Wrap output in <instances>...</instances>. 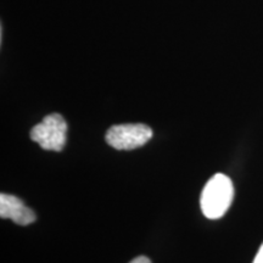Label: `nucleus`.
Segmentation results:
<instances>
[{
  "label": "nucleus",
  "instance_id": "nucleus-2",
  "mask_svg": "<svg viewBox=\"0 0 263 263\" xmlns=\"http://www.w3.org/2000/svg\"><path fill=\"white\" fill-rule=\"evenodd\" d=\"M31 139L42 149L60 153L67 139V123L60 114H50L31 130Z\"/></svg>",
  "mask_w": 263,
  "mask_h": 263
},
{
  "label": "nucleus",
  "instance_id": "nucleus-6",
  "mask_svg": "<svg viewBox=\"0 0 263 263\" xmlns=\"http://www.w3.org/2000/svg\"><path fill=\"white\" fill-rule=\"evenodd\" d=\"M129 263H151V261L147 257H145V256H138V257L134 258Z\"/></svg>",
  "mask_w": 263,
  "mask_h": 263
},
{
  "label": "nucleus",
  "instance_id": "nucleus-3",
  "mask_svg": "<svg viewBox=\"0 0 263 263\" xmlns=\"http://www.w3.org/2000/svg\"><path fill=\"white\" fill-rule=\"evenodd\" d=\"M153 138V129L143 123L117 124L108 128L106 143L116 150H134L145 145Z\"/></svg>",
  "mask_w": 263,
  "mask_h": 263
},
{
  "label": "nucleus",
  "instance_id": "nucleus-5",
  "mask_svg": "<svg viewBox=\"0 0 263 263\" xmlns=\"http://www.w3.org/2000/svg\"><path fill=\"white\" fill-rule=\"evenodd\" d=\"M252 263H263V242H262V245L259 246L257 254H256L255 259Z\"/></svg>",
  "mask_w": 263,
  "mask_h": 263
},
{
  "label": "nucleus",
  "instance_id": "nucleus-1",
  "mask_svg": "<svg viewBox=\"0 0 263 263\" xmlns=\"http://www.w3.org/2000/svg\"><path fill=\"white\" fill-rule=\"evenodd\" d=\"M234 186L228 176L217 173L209 179L200 197L202 213L209 219H218L224 216L232 205Z\"/></svg>",
  "mask_w": 263,
  "mask_h": 263
},
{
  "label": "nucleus",
  "instance_id": "nucleus-4",
  "mask_svg": "<svg viewBox=\"0 0 263 263\" xmlns=\"http://www.w3.org/2000/svg\"><path fill=\"white\" fill-rule=\"evenodd\" d=\"M0 217L3 219H11L18 226H28L35 222V213L17 196L10 194L0 195Z\"/></svg>",
  "mask_w": 263,
  "mask_h": 263
}]
</instances>
